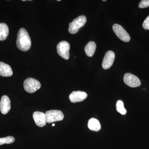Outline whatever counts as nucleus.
<instances>
[{
    "instance_id": "obj_14",
    "label": "nucleus",
    "mask_w": 149,
    "mask_h": 149,
    "mask_svg": "<svg viewBox=\"0 0 149 149\" xmlns=\"http://www.w3.org/2000/svg\"><path fill=\"white\" fill-rule=\"evenodd\" d=\"M88 127L91 130L98 131L100 130L101 126L100 121L97 119L91 118L88 121Z\"/></svg>"
},
{
    "instance_id": "obj_21",
    "label": "nucleus",
    "mask_w": 149,
    "mask_h": 149,
    "mask_svg": "<svg viewBox=\"0 0 149 149\" xmlns=\"http://www.w3.org/2000/svg\"><path fill=\"white\" fill-rule=\"evenodd\" d=\"M103 1H107L106 0H103Z\"/></svg>"
},
{
    "instance_id": "obj_12",
    "label": "nucleus",
    "mask_w": 149,
    "mask_h": 149,
    "mask_svg": "<svg viewBox=\"0 0 149 149\" xmlns=\"http://www.w3.org/2000/svg\"><path fill=\"white\" fill-rule=\"evenodd\" d=\"M13 74L11 67L8 64L0 62V75L3 77H10Z\"/></svg>"
},
{
    "instance_id": "obj_7",
    "label": "nucleus",
    "mask_w": 149,
    "mask_h": 149,
    "mask_svg": "<svg viewBox=\"0 0 149 149\" xmlns=\"http://www.w3.org/2000/svg\"><path fill=\"white\" fill-rule=\"evenodd\" d=\"M123 81L126 85L131 88H136L141 85V82L139 78L130 73H125L123 77Z\"/></svg>"
},
{
    "instance_id": "obj_17",
    "label": "nucleus",
    "mask_w": 149,
    "mask_h": 149,
    "mask_svg": "<svg viewBox=\"0 0 149 149\" xmlns=\"http://www.w3.org/2000/svg\"><path fill=\"white\" fill-rule=\"evenodd\" d=\"M15 139L13 136H7L5 138H0V145L4 144H11L14 143Z\"/></svg>"
},
{
    "instance_id": "obj_1",
    "label": "nucleus",
    "mask_w": 149,
    "mask_h": 149,
    "mask_svg": "<svg viewBox=\"0 0 149 149\" xmlns=\"http://www.w3.org/2000/svg\"><path fill=\"white\" fill-rule=\"evenodd\" d=\"M31 40L27 30L24 28L19 30L17 33L16 45L19 49L23 52L29 50L31 47Z\"/></svg>"
},
{
    "instance_id": "obj_16",
    "label": "nucleus",
    "mask_w": 149,
    "mask_h": 149,
    "mask_svg": "<svg viewBox=\"0 0 149 149\" xmlns=\"http://www.w3.org/2000/svg\"><path fill=\"white\" fill-rule=\"evenodd\" d=\"M116 109L117 111L122 115H125L126 113V110L124 107L123 102L118 100L116 104Z\"/></svg>"
},
{
    "instance_id": "obj_9",
    "label": "nucleus",
    "mask_w": 149,
    "mask_h": 149,
    "mask_svg": "<svg viewBox=\"0 0 149 149\" xmlns=\"http://www.w3.org/2000/svg\"><path fill=\"white\" fill-rule=\"evenodd\" d=\"M88 95L83 91H73L70 95V100L72 103L83 101L87 98Z\"/></svg>"
},
{
    "instance_id": "obj_8",
    "label": "nucleus",
    "mask_w": 149,
    "mask_h": 149,
    "mask_svg": "<svg viewBox=\"0 0 149 149\" xmlns=\"http://www.w3.org/2000/svg\"><path fill=\"white\" fill-rule=\"evenodd\" d=\"M114 53L113 51H109L106 53L103 60L102 66L104 69H109L113 64L115 59Z\"/></svg>"
},
{
    "instance_id": "obj_19",
    "label": "nucleus",
    "mask_w": 149,
    "mask_h": 149,
    "mask_svg": "<svg viewBox=\"0 0 149 149\" xmlns=\"http://www.w3.org/2000/svg\"><path fill=\"white\" fill-rule=\"evenodd\" d=\"M143 27L144 29L149 30V15L143 22Z\"/></svg>"
},
{
    "instance_id": "obj_15",
    "label": "nucleus",
    "mask_w": 149,
    "mask_h": 149,
    "mask_svg": "<svg viewBox=\"0 0 149 149\" xmlns=\"http://www.w3.org/2000/svg\"><path fill=\"white\" fill-rule=\"evenodd\" d=\"M9 34L8 26L4 23H0V41L5 40Z\"/></svg>"
},
{
    "instance_id": "obj_20",
    "label": "nucleus",
    "mask_w": 149,
    "mask_h": 149,
    "mask_svg": "<svg viewBox=\"0 0 149 149\" xmlns=\"http://www.w3.org/2000/svg\"><path fill=\"white\" fill-rule=\"evenodd\" d=\"M52 126H55V124L54 123H53V124L52 125Z\"/></svg>"
},
{
    "instance_id": "obj_2",
    "label": "nucleus",
    "mask_w": 149,
    "mask_h": 149,
    "mask_svg": "<svg viewBox=\"0 0 149 149\" xmlns=\"http://www.w3.org/2000/svg\"><path fill=\"white\" fill-rule=\"evenodd\" d=\"M87 21V18L85 15H80L69 24L68 32L71 34H74L79 31L81 27H83Z\"/></svg>"
},
{
    "instance_id": "obj_6",
    "label": "nucleus",
    "mask_w": 149,
    "mask_h": 149,
    "mask_svg": "<svg viewBox=\"0 0 149 149\" xmlns=\"http://www.w3.org/2000/svg\"><path fill=\"white\" fill-rule=\"evenodd\" d=\"M112 28L113 32L120 40L126 42L130 41V35L121 25L115 24L113 26Z\"/></svg>"
},
{
    "instance_id": "obj_5",
    "label": "nucleus",
    "mask_w": 149,
    "mask_h": 149,
    "mask_svg": "<svg viewBox=\"0 0 149 149\" xmlns=\"http://www.w3.org/2000/svg\"><path fill=\"white\" fill-rule=\"evenodd\" d=\"M57 52L60 56L65 60L69 58L70 45L66 41H61L58 43L56 47Z\"/></svg>"
},
{
    "instance_id": "obj_4",
    "label": "nucleus",
    "mask_w": 149,
    "mask_h": 149,
    "mask_svg": "<svg viewBox=\"0 0 149 149\" xmlns=\"http://www.w3.org/2000/svg\"><path fill=\"white\" fill-rule=\"evenodd\" d=\"M46 121L48 123L61 121L64 118V115L62 111L57 110L48 111L45 113Z\"/></svg>"
},
{
    "instance_id": "obj_10",
    "label": "nucleus",
    "mask_w": 149,
    "mask_h": 149,
    "mask_svg": "<svg viewBox=\"0 0 149 149\" xmlns=\"http://www.w3.org/2000/svg\"><path fill=\"white\" fill-rule=\"evenodd\" d=\"M10 101L7 96L2 97L0 101V110L3 114L8 113L10 110Z\"/></svg>"
},
{
    "instance_id": "obj_13",
    "label": "nucleus",
    "mask_w": 149,
    "mask_h": 149,
    "mask_svg": "<svg viewBox=\"0 0 149 149\" xmlns=\"http://www.w3.org/2000/svg\"><path fill=\"white\" fill-rule=\"evenodd\" d=\"M96 47L97 46L95 42L92 41L89 42L85 46L84 49V50L87 56L89 57L93 56L95 52Z\"/></svg>"
},
{
    "instance_id": "obj_3",
    "label": "nucleus",
    "mask_w": 149,
    "mask_h": 149,
    "mask_svg": "<svg viewBox=\"0 0 149 149\" xmlns=\"http://www.w3.org/2000/svg\"><path fill=\"white\" fill-rule=\"evenodd\" d=\"M24 88L27 93H35L41 88V84L38 80L32 77L27 78L24 82Z\"/></svg>"
},
{
    "instance_id": "obj_18",
    "label": "nucleus",
    "mask_w": 149,
    "mask_h": 149,
    "mask_svg": "<svg viewBox=\"0 0 149 149\" xmlns=\"http://www.w3.org/2000/svg\"><path fill=\"white\" fill-rule=\"evenodd\" d=\"M149 6V0H142L139 3V7L140 8H146Z\"/></svg>"
},
{
    "instance_id": "obj_11",
    "label": "nucleus",
    "mask_w": 149,
    "mask_h": 149,
    "mask_svg": "<svg viewBox=\"0 0 149 149\" xmlns=\"http://www.w3.org/2000/svg\"><path fill=\"white\" fill-rule=\"evenodd\" d=\"M33 118L35 123L37 126L42 127L46 125L45 115L44 113L40 111H35L33 114Z\"/></svg>"
}]
</instances>
